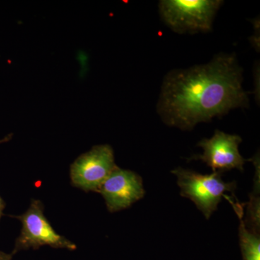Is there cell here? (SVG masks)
Listing matches in <instances>:
<instances>
[{
	"mask_svg": "<svg viewBox=\"0 0 260 260\" xmlns=\"http://www.w3.org/2000/svg\"><path fill=\"white\" fill-rule=\"evenodd\" d=\"M177 177V184L181 189V195L189 198L205 215L209 219L218 209V205L225 192L234 194L237 183L225 182L221 172L203 174L179 167L172 171Z\"/></svg>",
	"mask_w": 260,
	"mask_h": 260,
	"instance_id": "cell-3",
	"label": "cell"
},
{
	"mask_svg": "<svg viewBox=\"0 0 260 260\" xmlns=\"http://www.w3.org/2000/svg\"><path fill=\"white\" fill-rule=\"evenodd\" d=\"M242 83L243 70L235 54H218L207 64L167 74L157 111L167 125L191 130L198 123L249 107Z\"/></svg>",
	"mask_w": 260,
	"mask_h": 260,
	"instance_id": "cell-1",
	"label": "cell"
},
{
	"mask_svg": "<svg viewBox=\"0 0 260 260\" xmlns=\"http://www.w3.org/2000/svg\"><path fill=\"white\" fill-rule=\"evenodd\" d=\"M98 192L105 200L110 213L126 209L145 196L141 177L118 167L109 174Z\"/></svg>",
	"mask_w": 260,
	"mask_h": 260,
	"instance_id": "cell-7",
	"label": "cell"
},
{
	"mask_svg": "<svg viewBox=\"0 0 260 260\" xmlns=\"http://www.w3.org/2000/svg\"><path fill=\"white\" fill-rule=\"evenodd\" d=\"M220 0H162L160 18L172 30L179 34L211 31L214 18L223 5Z\"/></svg>",
	"mask_w": 260,
	"mask_h": 260,
	"instance_id": "cell-2",
	"label": "cell"
},
{
	"mask_svg": "<svg viewBox=\"0 0 260 260\" xmlns=\"http://www.w3.org/2000/svg\"><path fill=\"white\" fill-rule=\"evenodd\" d=\"M239 135L226 134L216 129L210 139H203L198 146L203 149L202 155H193L189 160H200L213 169V172H225L237 169L244 171L246 160L239 153L242 143Z\"/></svg>",
	"mask_w": 260,
	"mask_h": 260,
	"instance_id": "cell-6",
	"label": "cell"
},
{
	"mask_svg": "<svg viewBox=\"0 0 260 260\" xmlns=\"http://www.w3.org/2000/svg\"><path fill=\"white\" fill-rule=\"evenodd\" d=\"M117 166L114 150L109 145L94 146L82 154L70 167L73 186L85 191H96Z\"/></svg>",
	"mask_w": 260,
	"mask_h": 260,
	"instance_id": "cell-5",
	"label": "cell"
},
{
	"mask_svg": "<svg viewBox=\"0 0 260 260\" xmlns=\"http://www.w3.org/2000/svg\"><path fill=\"white\" fill-rule=\"evenodd\" d=\"M238 216L240 219L239 225V240H240L241 251L244 260H260L259 235L248 230L244 225L242 217V207L237 205L235 207Z\"/></svg>",
	"mask_w": 260,
	"mask_h": 260,
	"instance_id": "cell-8",
	"label": "cell"
},
{
	"mask_svg": "<svg viewBox=\"0 0 260 260\" xmlns=\"http://www.w3.org/2000/svg\"><path fill=\"white\" fill-rule=\"evenodd\" d=\"M10 138H11V135H9V136L6 137L4 139L0 140V143L8 141V140H10ZM5 208V203L4 200L0 197V219H1L2 216H3V210H4Z\"/></svg>",
	"mask_w": 260,
	"mask_h": 260,
	"instance_id": "cell-9",
	"label": "cell"
},
{
	"mask_svg": "<svg viewBox=\"0 0 260 260\" xmlns=\"http://www.w3.org/2000/svg\"><path fill=\"white\" fill-rule=\"evenodd\" d=\"M13 255L12 253L11 254H7V253L0 251V260H13Z\"/></svg>",
	"mask_w": 260,
	"mask_h": 260,
	"instance_id": "cell-10",
	"label": "cell"
},
{
	"mask_svg": "<svg viewBox=\"0 0 260 260\" xmlns=\"http://www.w3.org/2000/svg\"><path fill=\"white\" fill-rule=\"evenodd\" d=\"M44 206L39 200H32L30 207L23 215L12 216L21 222L20 236L15 242L12 254L28 249H38L44 246L74 251L77 246L55 232L44 213Z\"/></svg>",
	"mask_w": 260,
	"mask_h": 260,
	"instance_id": "cell-4",
	"label": "cell"
}]
</instances>
